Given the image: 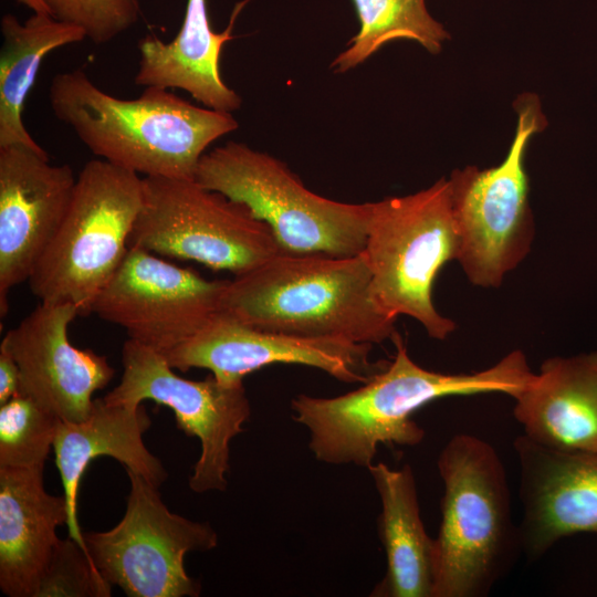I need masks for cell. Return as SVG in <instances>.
Wrapping results in <instances>:
<instances>
[{
    "mask_svg": "<svg viewBox=\"0 0 597 597\" xmlns=\"http://www.w3.org/2000/svg\"><path fill=\"white\" fill-rule=\"evenodd\" d=\"M391 341L392 360L359 388L336 397L292 399L293 419L307 429L316 460L368 469L380 444L416 446L423 440L425 430L412 416L429 402L491 392L515 398L534 375L521 350L484 370L446 374L413 362L398 332Z\"/></svg>",
    "mask_w": 597,
    "mask_h": 597,
    "instance_id": "6da1fadb",
    "label": "cell"
},
{
    "mask_svg": "<svg viewBox=\"0 0 597 597\" xmlns=\"http://www.w3.org/2000/svg\"><path fill=\"white\" fill-rule=\"evenodd\" d=\"M49 101L95 156L145 177L195 179L209 145L239 126L231 113L199 107L167 88L115 97L82 69L55 74Z\"/></svg>",
    "mask_w": 597,
    "mask_h": 597,
    "instance_id": "7a4b0ae2",
    "label": "cell"
},
{
    "mask_svg": "<svg viewBox=\"0 0 597 597\" xmlns=\"http://www.w3.org/2000/svg\"><path fill=\"white\" fill-rule=\"evenodd\" d=\"M256 328L304 337L381 344L397 333L378 305L364 252L350 256L279 253L228 280L220 311Z\"/></svg>",
    "mask_w": 597,
    "mask_h": 597,
    "instance_id": "3957f363",
    "label": "cell"
},
{
    "mask_svg": "<svg viewBox=\"0 0 597 597\" xmlns=\"http://www.w3.org/2000/svg\"><path fill=\"white\" fill-rule=\"evenodd\" d=\"M437 464L444 492L432 597L486 596L522 551L504 464L470 433L454 434Z\"/></svg>",
    "mask_w": 597,
    "mask_h": 597,
    "instance_id": "277c9868",
    "label": "cell"
},
{
    "mask_svg": "<svg viewBox=\"0 0 597 597\" xmlns=\"http://www.w3.org/2000/svg\"><path fill=\"white\" fill-rule=\"evenodd\" d=\"M195 180L268 224L283 253L350 256L364 251L370 202L318 196L284 163L245 144L228 142L205 153Z\"/></svg>",
    "mask_w": 597,
    "mask_h": 597,
    "instance_id": "5b68a950",
    "label": "cell"
},
{
    "mask_svg": "<svg viewBox=\"0 0 597 597\" xmlns=\"http://www.w3.org/2000/svg\"><path fill=\"white\" fill-rule=\"evenodd\" d=\"M143 179L104 159L84 165L65 218L28 280L40 302L70 303L80 316L92 314L129 249Z\"/></svg>",
    "mask_w": 597,
    "mask_h": 597,
    "instance_id": "8992f818",
    "label": "cell"
},
{
    "mask_svg": "<svg viewBox=\"0 0 597 597\" xmlns=\"http://www.w3.org/2000/svg\"><path fill=\"white\" fill-rule=\"evenodd\" d=\"M459 251L446 178L412 195L370 202L363 252L374 296L386 314L415 318L436 339H444L455 324L436 310L433 283L447 262L458 260Z\"/></svg>",
    "mask_w": 597,
    "mask_h": 597,
    "instance_id": "52a82bcc",
    "label": "cell"
},
{
    "mask_svg": "<svg viewBox=\"0 0 597 597\" xmlns=\"http://www.w3.org/2000/svg\"><path fill=\"white\" fill-rule=\"evenodd\" d=\"M517 124L504 160L492 168L467 166L449 180L452 211L460 237L458 255L467 277L482 287H498L527 255L534 237L524 166L527 144L547 121L537 95L514 102Z\"/></svg>",
    "mask_w": 597,
    "mask_h": 597,
    "instance_id": "ba28073f",
    "label": "cell"
},
{
    "mask_svg": "<svg viewBox=\"0 0 597 597\" xmlns=\"http://www.w3.org/2000/svg\"><path fill=\"white\" fill-rule=\"evenodd\" d=\"M143 180L144 199L129 247L196 261L234 276L281 253L268 224L244 206L195 179L144 177Z\"/></svg>",
    "mask_w": 597,
    "mask_h": 597,
    "instance_id": "9c48e42d",
    "label": "cell"
},
{
    "mask_svg": "<svg viewBox=\"0 0 597 597\" xmlns=\"http://www.w3.org/2000/svg\"><path fill=\"white\" fill-rule=\"evenodd\" d=\"M126 472L130 488L123 519L108 531L83 532L95 567L129 597H198L200 584L187 574L184 558L216 548L217 532L170 512L157 486Z\"/></svg>",
    "mask_w": 597,
    "mask_h": 597,
    "instance_id": "30bf717a",
    "label": "cell"
},
{
    "mask_svg": "<svg viewBox=\"0 0 597 597\" xmlns=\"http://www.w3.org/2000/svg\"><path fill=\"white\" fill-rule=\"evenodd\" d=\"M122 363L121 383L103 399L125 405L153 400L170 408L177 427L200 442L189 488L196 493L224 491L230 442L251 416L243 383L223 384L213 375L203 380L182 378L161 354L132 339L123 345Z\"/></svg>",
    "mask_w": 597,
    "mask_h": 597,
    "instance_id": "8fae6325",
    "label": "cell"
},
{
    "mask_svg": "<svg viewBox=\"0 0 597 597\" xmlns=\"http://www.w3.org/2000/svg\"><path fill=\"white\" fill-rule=\"evenodd\" d=\"M228 280H208L191 269L129 247L92 305V313L124 328L128 339L165 356L220 311Z\"/></svg>",
    "mask_w": 597,
    "mask_h": 597,
    "instance_id": "7c38bea8",
    "label": "cell"
},
{
    "mask_svg": "<svg viewBox=\"0 0 597 597\" xmlns=\"http://www.w3.org/2000/svg\"><path fill=\"white\" fill-rule=\"evenodd\" d=\"M373 345L336 337H304L249 326L218 312L164 357L174 369L203 368L223 384L243 383L273 364L314 367L348 384H364L388 362H373Z\"/></svg>",
    "mask_w": 597,
    "mask_h": 597,
    "instance_id": "4fadbf2b",
    "label": "cell"
},
{
    "mask_svg": "<svg viewBox=\"0 0 597 597\" xmlns=\"http://www.w3.org/2000/svg\"><path fill=\"white\" fill-rule=\"evenodd\" d=\"M76 178L45 151L0 147V314L9 291L28 281L69 210Z\"/></svg>",
    "mask_w": 597,
    "mask_h": 597,
    "instance_id": "5bb4252c",
    "label": "cell"
},
{
    "mask_svg": "<svg viewBox=\"0 0 597 597\" xmlns=\"http://www.w3.org/2000/svg\"><path fill=\"white\" fill-rule=\"evenodd\" d=\"M77 316L70 303L40 302L0 344L19 366L20 394L70 422L90 416L94 392L115 375L105 356L71 344L69 326Z\"/></svg>",
    "mask_w": 597,
    "mask_h": 597,
    "instance_id": "9a60e30c",
    "label": "cell"
},
{
    "mask_svg": "<svg viewBox=\"0 0 597 597\" xmlns=\"http://www.w3.org/2000/svg\"><path fill=\"white\" fill-rule=\"evenodd\" d=\"M520 469L521 548L531 559L563 537L597 533V452L543 446L525 434L513 442Z\"/></svg>",
    "mask_w": 597,
    "mask_h": 597,
    "instance_id": "2e32d148",
    "label": "cell"
},
{
    "mask_svg": "<svg viewBox=\"0 0 597 597\" xmlns=\"http://www.w3.org/2000/svg\"><path fill=\"white\" fill-rule=\"evenodd\" d=\"M150 425L142 404H109L103 397L94 399L85 420H59L53 451L67 505L69 536L85 551L77 519V493L80 481L92 460L101 455L112 457L157 488L167 479L163 463L150 453L143 440V433Z\"/></svg>",
    "mask_w": 597,
    "mask_h": 597,
    "instance_id": "e0dca14e",
    "label": "cell"
},
{
    "mask_svg": "<svg viewBox=\"0 0 597 597\" xmlns=\"http://www.w3.org/2000/svg\"><path fill=\"white\" fill-rule=\"evenodd\" d=\"M43 469L0 468V588L9 597H35L67 524L64 495L49 494Z\"/></svg>",
    "mask_w": 597,
    "mask_h": 597,
    "instance_id": "ac0fdd59",
    "label": "cell"
},
{
    "mask_svg": "<svg viewBox=\"0 0 597 597\" xmlns=\"http://www.w3.org/2000/svg\"><path fill=\"white\" fill-rule=\"evenodd\" d=\"M514 400L513 415L530 439L597 452V353L546 359Z\"/></svg>",
    "mask_w": 597,
    "mask_h": 597,
    "instance_id": "d6986e66",
    "label": "cell"
},
{
    "mask_svg": "<svg viewBox=\"0 0 597 597\" xmlns=\"http://www.w3.org/2000/svg\"><path fill=\"white\" fill-rule=\"evenodd\" d=\"M245 2L235 7L229 27L217 33L210 25L206 0H187L181 28L170 42L157 36L139 41L135 83L184 90L212 109H238L241 98L221 78L220 54L223 44L232 40V25Z\"/></svg>",
    "mask_w": 597,
    "mask_h": 597,
    "instance_id": "ffe728a7",
    "label": "cell"
},
{
    "mask_svg": "<svg viewBox=\"0 0 597 597\" xmlns=\"http://www.w3.org/2000/svg\"><path fill=\"white\" fill-rule=\"evenodd\" d=\"M368 471L381 503L378 534L386 556V573L370 596L432 597L434 538L421 520L411 467L391 469L378 462Z\"/></svg>",
    "mask_w": 597,
    "mask_h": 597,
    "instance_id": "44dd1931",
    "label": "cell"
},
{
    "mask_svg": "<svg viewBox=\"0 0 597 597\" xmlns=\"http://www.w3.org/2000/svg\"><path fill=\"white\" fill-rule=\"evenodd\" d=\"M3 38L0 52V147L23 145L45 151L30 135L22 113L41 63L50 52L83 41L84 31L56 20L50 13H36L21 23L13 14L1 19Z\"/></svg>",
    "mask_w": 597,
    "mask_h": 597,
    "instance_id": "7402d4cb",
    "label": "cell"
},
{
    "mask_svg": "<svg viewBox=\"0 0 597 597\" xmlns=\"http://www.w3.org/2000/svg\"><path fill=\"white\" fill-rule=\"evenodd\" d=\"M359 21L349 46L333 61L335 72H346L397 39L418 42L430 53H439L450 38L444 27L427 10L425 0H352Z\"/></svg>",
    "mask_w": 597,
    "mask_h": 597,
    "instance_id": "603a6c76",
    "label": "cell"
},
{
    "mask_svg": "<svg viewBox=\"0 0 597 597\" xmlns=\"http://www.w3.org/2000/svg\"><path fill=\"white\" fill-rule=\"evenodd\" d=\"M59 420L21 394L0 405V468L43 469Z\"/></svg>",
    "mask_w": 597,
    "mask_h": 597,
    "instance_id": "cb8c5ba5",
    "label": "cell"
},
{
    "mask_svg": "<svg viewBox=\"0 0 597 597\" xmlns=\"http://www.w3.org/2000/svg\"><path fill=\"white\" fill-rule=\"evenodd\" d=\"M109 585L71 536L55 544L35 597H109Z\"/></svg>",
    "mask_w": 597,
    "mask_h": 597,
    "instance_id": "d4e9b609",
    "label": "cell"
},
{
    "mask_svg": "<svg viewBox=\"0 0 597 597\" xmlns=\"http://www.w3.org/2000/svg\"><path fill=\"white\" fill-rule=\"evenodd\" d=\"M59 21L81 28L95 44L107 43L133 27L138 0H42Z\"/></svg>",
    "mask_w": 597,
    "mask_h": 597,
    "instance_id": "484cf974",
    "label": "cell"
},
{
    "mask_svg": "<svg viewBox=\"0 0 597 597\" xmlns=\"http://www.w3.org/2000/svg\"><path fill=\"white\" fill-rule=\"evenodd\" d=\"M20 394V370L11 354L0 345V405Z\"/></svg>",
    "mask_w": 597,
    "mask_h": 597,
    "instance_id": "4316f807",
    "label": "cell"
},
{
    "mask_svg": "<svg viewBox=\"0 0 597 597\" xmlns=\"http://www.w3.org/2000/svg\"><path fill=\"white\" fill-rule=\"evenodd\" d=\"M20 3L27 6L33 12L36 13H50L49 9L42 0H18Z\"/></svg>",
    "mask_w": 597,
    "mask_h": 597,
    "instance_id": "83f0119b",
    "label": "cell"
}]
</instances>
